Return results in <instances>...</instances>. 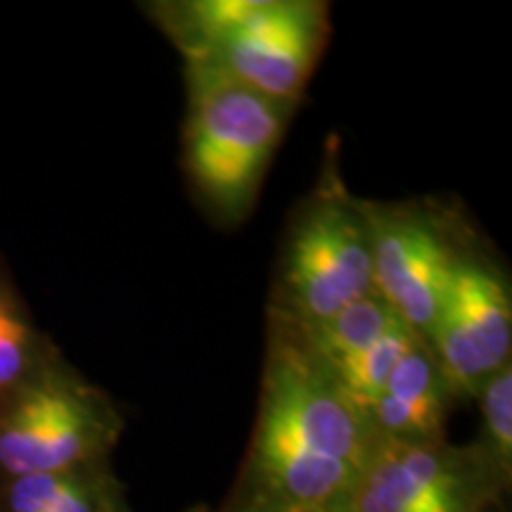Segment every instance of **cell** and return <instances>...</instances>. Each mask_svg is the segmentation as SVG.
Masks as SVG:
<instances>
[{
  "label": "cell",
  "mask_w": 512,
  "mask_h": 512,
  "mask_svg": "<svg viewBox=\"0 0 512 512\" xmlns=\"http://www.w3.org/2000/svg\"><path fill=\"white\" fill-rule=\"evenodd\" d=\"M375 446L366 420L273 318L252 444L223 512H344Z\"/></svg>",
  "instance_id": "6da1fadb"
},
{
  "label": "cell",
  "mask_w": 512,
  "mask_h": 512,
  "mask_svg": "<svg viewBox=\"0 0 512 512\" xmlns=\"http://www.w3.org/2000/svg\"><path fill=\"white\" fill-rule=\"evenodd\" d=\"M185 62L207 64L297 107L330 36L318 0H192L159 8Z\"/></svg>",
  "instance_id": "7a4b0ae2"
},
{
  "label": "cell",
  "mask_w": 512,
  "mask_h": 512,
  "mask_svg": "<svg viewBox=\"0 0 512 512\" xmlns=\"http://www.w3.org/2000/svg\"><path fill=\"white\" fill-rule=\"evenodd\" d=\"M188 64L185 169L202 202L221 219L252 209L294 105L254 91L207 64Z\"/></svg>",
  "instance_id": "3957f363"
},
{
  "label": "cell",
  "mask_w": 512,
  "mask_h": 512,
  "mask_svg": "<svg viewBox=\"0 0 512 512\" xmlns=\"http://www.w3.org/2000/svg\"><path fill=\"white\" fill-rule=\"evenodd\" d=\"M373 292V245L363 200L349 195L337 164H328L318 190L292 219L271 316L294 325L318 323Z\"/></svg>",
  "instance_id": "277c9868"
},
{
  "label": "cell",
  "mask_w": 512,
  "mask_h": 512,
  "mask_svg": "<svg viewBox=\"0 0 512 512\" xmlns=\"http://www.w3.org/2000/svg\"><path fill=\"white\" fill-rule=\"evenodd\" d=\"M121 427L98 389L46 366L0 413V470L12 479L102 465Z\"/></svg>",
  "instance_id": "5b68a950"
},
{
  "label": "cell",
  "mask_w": 512,
  "mask_h": 512,
  "mask_svg": "<svg viewBox=\"0 0 512 512\" xmlns=\"http://www.w3.org/2000/svg\"><path fill=\"white\" fill-rule=\"evenodd\" d=\"M363 211L373 245L375 294L427 339L453 273L472 252L465 228L422 202L363 200Z\"/></svg>",
  "instance_id": "8992f818"
},
{
  "label": "cell",
  "mask_w": 512,
  "mask_h": 512,
  "mask_svg": "<svg viewBox=\"0 0 512 512\" xmlns=\"http://www.w3.org/2000/svg\"><path fill=\"white\" fill-rule=\"evenodd\" d=\"M425 342L456 399H477L510 363V290L503 273L482 254L470 252L458 264Z\"/></svg>",
  "instance_id": "52a82bcc"
},
{
  "label": "cell",
  "mask_w": 512,
  "mask_h": 512,
  "mask_svg": "<svg viewBox=\"0 0 512 512\" xmlns=\"http://www.w3.org/2000/svg\"><path fill=\"white\" fill-rule=\"evenodd\" d=\"M503 494L470 448L377 441L344 512H479Z\"/></svg>",
  "instance_id": "ba28073f"
},
{
  "label": "cell",
  "mask_w": 512,
  "mask_h": 512,
  "mask_svg": "<svg viewBox=\"0 0 512 512\" xmlns=\"http://www.w3.org/2000/svg\"><path fill=\"white\" fill-rule=\"evenodd\" d=\"M456 401L444 370L425 339L401 358L366 422L377 441L444 444L446 420Z\"/></svg>",
  "instance_id": "9c48e42d"
},
{
  "label": "cell",
  "mask_w": 512,
  "mask_h": 512,
  "mask_svg": "<svg viewBox=\"0 0 512 512\" xmlns=\"http://www.w3.org/2000/svg\"><path fill=\"white\" fill-rule=\"evenodd\" d=\"M8 512H126L121 486L105 463L69 472L12 477L5 494Z\"/></svg>",
  "instance_id": "30bf717a"
},
{
  "label": "cell",
  "mask_w": 512,
  "mask_h": 512,
  "mask_svg": "<svg viewBox=\"0 0 512 512\" xmlns=\"http://www.w3.org/2000/svg\"><path fill=\"white\" fill-rule=\"evenodd\" d=\"M399 320L401 318L373 292L368 297L358 299L356 304L347 306V309L335 313L332 318L318 320V323L294 325L287 323V320H280V323L297 337V342L302 344L306 354L318 366L325 368L356 354V351L366 349L368 344L380 339Z\"/></svg>",
  "instance_id": "8fae6325"
},
{
  "label": "cell",
  "mask_w": 512,
  "mask_h": 512,
  "mask_svg": "<svg viewBox=\"0 0 512 512\" xmlns=\"http://www.w3.org/2000/svg\"><path fill=\"white\" fill-rule=\"evenodd\" d=\"M420 335L413 328H408L403 320L394 323L392 328L366 349L356 351L332 366H320L325 375L330 377L337 392L349 401V406L366 420L370 406L382 394L384 384L392 377L394 368L399 366L403 356L420 342ZM368 425V422H366Z\"/></svg>",
  "instance_id": "7c38bea8"
},
{
  "label": "cell",
  "mask_w": 512,
  "mask_h": 512,
  "mask_svg": "<svg viewBox=\"0 0 512 512\" xmlns=\"http://www.w3.org/2000/svg\"><path fill=\"white\" fill-rule=\"evenodd\" d=\"M482 430L470 448L486 475L501 491L510 489L512 479V363L486 382L482 394Z\"/></svg>",
  "instance_id": "4fadbf2b"
},
{
  "label": "cell",
  "mask_w": 512,
  "mask_h": 512,
  "mask_svg": "<svg viewBox=\"0 0 512 512\" xmlns=\"http://www.w3.org/2000/svg\"><path fill=\"white\" fill-rule=\"evenodd\" d=\"M43 368L41 342L29 313L0 278V399L8 401Z\"/></svg>",
  "instance_id": "5bb4252c"
},
{
  "label": "cell",
  "mask_w": 512,
  "mask_h": 512,
  "mask_svg": "<svg viewBox=\"0 0 512 512\" xmlns=\"http://www.w3.org/2000/svg\"><path fill=\"white\" fill-rule=\"evenodd\" d=\"M479 512H505V508H503V501H494V503H489V505H486L484 510H479Z\"/></svg>",
  "instance_id": "9a60e30c"
},
{
  "label": "cell",
  "mask_w": 512,
  "mask_h": 512,
  "mask_svg": "<svg viewBox=\"0 0 512 512\" xmlns=\"http://www.w3.org/2000/svg\"><path fill=\"white\" fill-rule=\"evenodd\" d=\"M126 512H128V510H126Z\"/></svg>",
  "instance_id": "2e32d148"
}]
</instances>
